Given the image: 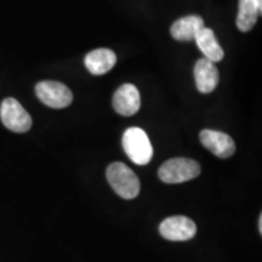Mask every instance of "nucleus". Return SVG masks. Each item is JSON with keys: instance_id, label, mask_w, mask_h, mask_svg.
Masks as SVG:
<instances>
[{"instance_id": "1", "label": "nucleus", "mask_w": 262, "mask_h": 262, "mask_svg": "<svg viewBox=\"0 0 262 262\" xmlns=\"http://www.w3.org/2000/svg\"><path fill=\"white\" fill-rule=\"evenodd\" d=\"M108 183L118 195L124 199H134L140 193V180L136 173L124 163H113L107 168Z\"/></svg>"}, {"instance_id": "2", "label": "nucleus", "mask_w": 262, "mask_h": 262, "mask_svg": "<svg viewBox=\"0 0 262 262\" xmlns=\"http://www.w3.org/2000/svg\"><path fill=\"white\" fill-rule=\"evenodd\" d=\"M123 148L131 162L146 165L152 160L153 147L146 131L141 127H129L123 135Z\"/></svg>"}, {"instance_id": "3", "label": "nucleus", "mask_w": 262, "mask_h": 262, "mask_svg": "<svg viewBox=\"0 0 262 262\" xmlns=\"http://www.w3.org/2000/svg\"><path fill=\"white\" fill-rule=\"evenodd\" d=\"M201 175V165L189 158H172L159 168L158 176L163 182L182 183L191 181Z\"/></svg>"}, {"instance_id": "4", "label": "nucleus", "mask_w": 262, "mask_h": 262, "mask_svg": "<svg viewBox=\"0 0 262 262\" xmlns=\"http://www.w3.org/2000/svg\"><path fill=\"white\" fill-rule=\"evenodd\" d=\"M0 118L3 124L14 133H26L32 127V117L14 97H8L3 101Z\"/></svg>"}, {"instance_id": "5", "label": "nucleus", "mask_w": 262, "mask_h": 262, "mask_svg": "<svg viewBox=\"0 0 262 262\" xmlns=\"http://www.w3.org/2000/svg\"><path fill=\"white\" fill-rule=\"evenodd\" d=\"M35 94L45 106L56 108L68 107L73 101V94L64 84L54 80H44L35 85Z\"/></svg>"}, {"instance_id": "6", "label": "nucleus", "mask_w": 262, "mask_h": 262, "mask_svg": "<svg viewBox=\"0 0 262 262\" xmlns=\"http://www.w3.org/2000/svg\"><path fill=\"white\" fill-rule=\"evenodd\" d=\"M159 232L168 241L185 242L194 237L196 226L189 217L178 215L165 219L159 225Z\"/></svg>"}, {"instance_id": "7", "label": "nucleus", "mask_w": 262, "mask_h": 262, "mask_svg": "<svg viewBox=\"0 0 262 262\" xmlns=\"http://www.w3.org/2000/svg\"><path fill=\"white\" fill-rule=\"evenodd\" d=\"M199 139L203 146L219 158L226 159L234 155L235 143L227 134L215 130H203L199 134Z\"/></svg>"}, {"instance_id": "8", "label": "nucleus", "mask_w": 262, "mask_h": 262, "mask_svg": "<svg viewBox=\"0 0 262 262\" xmlns=\"http://www.w3.org/2000/svg\"><path fill=\"white\" fill-rule=\"evenodd\" d=\"M113 107L120 116L131 117L139 112L141 96L135 85L124 84L113 95Z\"/></svg>"}, {"instance_id": "9", "label": "nucleus", "mask_w": 262, "mask_h": 262, "mask_svg": "<svg viewBox=\"0 0 262 262\" xmlns=\"http://www.w3.org/2000/svg\"><path fill=\"white\" fill-rule=\"evenodd\" d=\"M194 79L196 89L203 94H209L217 86L220 74L214 62L203 57L199 58L194 66Z\"/></svg>"}, {"instance_id": "10", "label": "nucleus", "mask_w": 262, "mask_h": 262, "mask_svg": "<svg viewBox=\"0 0 262 262\" xmlns=\"http://www.w3.org/2000/svg\"><path fill=\"white\" fill-rule=\"evenodd\" d=\"M117 56L114 51L110 49L101 48L93 50L85 57V67L94 75L106 74L114 67Z\"/></svg>"}, {"instance_id": "11", "label": "nucleus", "mask_w": 262, "mask_h": 262, "mask_svg": "<svg viewBox=\"0 0 262 262\" xmlns=\"http://www.w3.org/2000/svg\"><path fill=\"white\" fill-rule=\"evenodd\" d=\"M204 26V19L198 15L186 16L175 21L170 28L172 38L179 41L194 40L195 35Z\"/></svg>"}, {"instance_id": "12", "label": "nucleus", "mask_w": 262, "mask_h": 262, "mask_svg": "<svg viewBox=\"0 0 262 262\" xmlns=\"http://www.w3.org/2000/svg\"><path fill=\"white\" fill-rule=\"evenodd\" d=\"M194 40L198 45L199 50L204 54L205 58L211 62H220L225 56V52L222 50L217 40H216L215 33L212 29L203 27L198 34L195 35Z\"/></svg>"}, {"instance_id": "13", "label": "nucleus", "mask_w": 262, "mask_h": 262, "mask_svg": "<svg viewBox=\"0 0 262 262\" xmlns=\"http://www.w3.org/2000/svg\"><path fill=\"white\" fill-rule=\"evenodd\" d=\"M261 15L256 0H239V11L237 16V27L241 32H249L256 25L257 17Z\"/></svg>"}, {"instance_id": "14", "label": "nucleus", "mask_w": 262, "mask_h": 262, "mask_svg": "<svg viewBox=\"0 0 262 262\" xmlns=\"http://www.w3.org/2000/svg\"><path fill=\"white\" fill-rule=\"evenodd\" d=\"M258 231H260V234H262V215L258 217Z\"/></svg>"}, {"instance_id": "15", "label": "nucleus", "mask_w": 262, "mask_h": 262, "mask_svg": "<svg viewBox=\"0 0 262 262\" xmlns=\"http://www.w3.org/2000/svg\"><path fill=\"white\" fill-rule=\"evenodd\" d=\"M256 3H257L258 9H260V11L262 12V0H256Z\"/></svg>"}]
</instances>
